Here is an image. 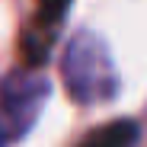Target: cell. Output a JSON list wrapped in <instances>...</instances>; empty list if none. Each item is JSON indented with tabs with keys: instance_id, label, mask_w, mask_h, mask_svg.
Masks as SVG:
<instances>
[{
	"instance_id": "obj_3",
	"label": "cell",
	"mask_w": 147,
	"mask_h": 147,
	"mask_svg": "<svg viewBox=\"0 0 147 147\" xmlns=\"http://www.w3.org/2000/svg\"><path fill=\"white\" fill-rule=\"evenodd\" d=\"M74 0H38L35 13L29 19L26 32H22V55H26L29 64H45L48 51L55 45V32L64 22L67 10H70Z\"/></svg>"
},
{
	"instance_id": "obj_1",
	"label": "cell",
	"mask_w": 147,
	"mask_h": 147,
	"mask_svg": "<svg viewBox=\"0 0 147 147\" xmlns=\"http://www.w3.org/2000/svg\"><path fill=\"white\" fill-rule=\"evenodd\" d=\"M61 80L74 102L102 106L118 96V70L109 55V45L93 29L74 32L61 55Z\"/></svg>"
},
{
	"instance_id": "obj_4",
	"label": "cell",
	"mask_w": 147,
	"mask_h": 147,
	"mask_svg": "<svg viewBox=\"0 0 147 147\" xmlns=\"http://www.w3.org/2000/svg\"><path fill=\"white\" fill-rule=\"evenodd\" d=\"M138 138H141V125L134 118H115V121L93 128L80 147H134Z\"/></svg>"
},
{
	"instance_id": "obj_5",
	"label": "cell",
	"mask_w": 147,
	"mask_h": 147,
	"mask_svg": "<svg viewBox=\"0 0 147 147\" xmlns=\"http://www.w3.org/2000/svg\"><path fill=\"white\" fill-rule=\"evenodd\" d=\"M0 147H3V134H0Z\"/></svg>"
},
{
	"instance_id": "obj_2",
	"label": "cell",
	"mask_w": 147,
	"mask_h": 147,
	"mask_svg": "<svg viewBox=\"0 0 147 147\" xmlns=\"http://www.w3.org/2000/svg\"><path fill=\"white\" fill-rule=\"evenodd\" d=\"M51 83L32 70H13L0 80V134L22 138L38 118Z\"/></svg>"
}]
</instances>
